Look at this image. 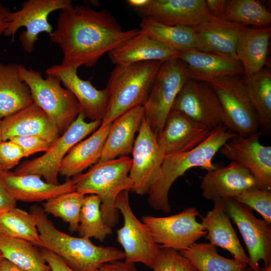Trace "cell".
<instances>
[{"label":"cell","instance_id":"15","mask_svg":"<svg viewBox=\"0 0 271 271\" xmlns=\"http://www.w3.org/2000/svg\"><path fill=\"white\" fill-rule=\"evenodd\" d=\"M134 141L129 177L132 181L129 192L139 195L148 193L158 179L164 156L148 121L143 117Z\"/></svg>","mask_w":271,"mask_h":271},{"label":"cell","instance_id":"7","mask_svg":"<svg viewBox=\"0 0 271 271\" xmlns=\"http://www.w3.org/2000/svg\"><path fill=\"white\" fill-rule=\"evenodd\" d=\"M190 79L186 65L179 59L163 62L148 99L144 117L158 139L178 93Z\"/></svg>","mask_w":271,"mask_h":271},{"label":"cell","instance_id":"24","mask_svg":"<svg viewBox=\"0 0 271 271\" xmlns=\"http://www.w3.org/2000/svg\"><path fill=\"white\" fill-rule=\"evenodd\" d=\"M144 116V106H139L116 118L111 123L98 162L128 156L131 154L136 133Z\"/></svg>","mask_w":271,"mask_h":271},{"label":"cell","instance_id":"36","mask_svg":"<svg viewBox=\"0 0 271 271\" xmlns=\"http://www.w3.org/2000/svg\"><path fill=\"white\" fill-rule=\"evenodd\" d=\"M223 18L247 26L261 28L270 27L271 14L255 0L228 1Z\"/></svg>","mask_w":271,"mask_h":271},{"label":"cell","instance_id":"22","mask_svg":"<svg viewBox=\"0 0 271 271\" xmlns=\"http://www.w3.org/2000/svg\"><path fill=\"white\" fill-rule=\"evenodd\" d=\"M186 66L190 79L207 83L228 76L243 74L238 59L197 50L183 52L179 58Z\"/></svg>","mask_w":271,"mask_h":271},{"label":"cell","instance_id":"19","mask_svg":"<svg viewBox=\"0 0 271 271\" xmlns=\"http://www.w3.org/2000/svg\"><path fill=\"white\" fill-rule=\"evenodd\" d=\"M211 131L185 114L171 109L157 142L165 157L193 149L204 141Z\"/></svg>","mask_w":271,"mask_h":271},{"label":"cell","instance_id":"41","mask_svg":"<svg viewBox=\"0 0 271 271\" xmlns=\"http://www.w3.org/2000/svg\"><path fill=\"white\" fill-rule=\"evenodd\" d=\"M24 157L21 148L12 140L0 144V170L10 171Z\"/></svg>","mask_w":271,"mask_h":271},{"label":"cell","instance_id":"16","mask_svg":"<svg viewBox=\"0 0 271 271\" xmlns=\"http://www.w3.org/2000/svg\"><path fill=\"white\" fill-rule=\"evenodd\" d=\"M257 132L230 139L219 149L227 159L243 165L249 170L261 189L271 191V147L259 142Z\"/></svg>","mask_w":271,"mask_h":271},{"label":"cell","instance_id":"45","mask_svg":"<svg viewBox=\"0 0 271 271\" xmlns=\"http://www.w3.org/2000/svg\"><path fill=\"white\" fill-rule=\"evenodd\" d=\"M228 1L206 0V6L211 16L223 18L224 12Z\"/></svg>","mask_w":271,"mask_h":271},{"label":"cell","instance_id":"2","mask_svg":"<svg viewBox=\"0 0 271 271\" xmlns=\"http://www.w3.org/2000/svg\"><path fill=\"white\" fill-rule=\"evenodd\" d=\"M30 212L36 221L41 247L56 254L74 271H97L105 263L125 258L124 252L116 247L97 246L88 237L60 231L40 206H32Z\"/></svg>","mask_w":271,"mask_h":271},{"label":"cell","instance_id":"49","mask_svg":"<svg viewBox=\"0 0 271 271\" xmlns=\"http://www.w3.org/2000/svg\"><path fill=\"white\" fill-rule=\"evenodd\" d=\"M126 2L129 6L136 9L144 6L148 0H127Z\"/></svg>","mask_w":271,"mask_h":271},{"label":"cell","instance_id":"42","mask_svg":"<svg viewBox=\"0 0 271 271\" xmlns=\"http://www.w3.org/2000/svg\"><path fill=\"white\" fill-rule=\"evenodd\" d=\"M9 140L14 142L21 148L24 157L39 152H46L52 144L43 138L33 136L15 137Z\"/></svg>","mask_w":271,"mask_h":271},{"label":"cell","instance_id":"18","mask_svg":"<svg viewBox=\"0 0 271 271\" xmlns=\"http://www.w3.org/2000/svg\"><path fill=\"white\" fill-rule=\"evenodd\" d=\"M255 187L260 188L249 170L234 161L226 166L207 171L199 186L202 196L213 202L233 199L246 189Z\"/></svg>","mask_w":271,"mask_h":271},{"label":"cell","instance_id":"40","mask_svg":"<svg viewBox=\"0 0 271 271\" xmlns=\"http://www.w3.org/2000/svg\"><path fill=\"white\" fill-rule=\"evenodd\" d=\"M152 269L153 271H198L179 251L161 246Z\"/></svg>","mask_w":271,"mask_h":271},{"label":"cell","instance_id":"35","mask_svg":"<svg viewBox=\"0 0 271 271\" xmlns=\"http://www.w3.org/2000/svg\"><path fill=\"white\" fill-rule=\"evenodd\" d=\"M0 234L23 239L41 246L34 217L30 212L16 207L0 213Z\"/></svg>","mask_w":271,"mask_h":271},{"label":"cell","instance_id":"52","mask_svg":"<svg viewBox=\"0 0 271 271\" xmlns=\"http://www.w3.org/2000/svg\"><path fill=\"white\" fill-rule=\"evenodd\" d=\"M241 271H253L251 268L249 267H246L243 269H242Z\"/></svg>","mask_w":271,"mask_h":271},{"label":"cell","instance_id":"50","mask_svg":"<svg viewBox=\"0 0 271 271\" xmlns=\"http://www.w3.org/2000/svg\"><path fill=\"white\" fill-rule=\"evenodd\" d=\"M259 271H271V264L264 266L263 268H260Z\"/></svg>","mask_w":271,"mask_h":271},{"label":"cell","instance_id":"28","mask_svg":"<svg viewBox=\"0 0 271 271\" xmlns=\"http://www.w3.org/2000/svg\"><path fill=\"white\" fill-rule=\"evenodd\" d=\"M270 36V27H243L236 54L243 69L244 79L250 77L266 66Z\"/></svg>","mask_w":271,"mask_h":271},{"label":"cell","instance_id":"26","mask_svg":"<svg viewBox=\"0 0 271 271\" xmlns=\"http://www.w3.org/2000/svg\"><path fill=\"white\" fill-rule=\"evenodd\" d=\"M213 203V208L205 216H200L201 223L207 232L206 238L210 244L227 250L234 258L249 266L248 257L241 245L221 200H216Z\"/></svg>","mask_w":271,"mask_h":271},{"label":"cell","instance_id":"10","mask_svg":"<svg viewBox=\"0 0 271 271\" xmlns=\"http://www.w3.org/2000/svg\"><path fill=\"white\" fill-rule=\"evenodd\" d=\"M198 216L201 215L196 207H188L167 217L143 216L142 221L150 230L157 244L180 251L188 248L207 234L205 228L198 222Z\"/></svg>","mask_w":271,"mask_h":271},{"label":"cell","instance_id":"12","mask_svg":"<svg viewBox=\"0 0 271 271\" xmlns=\"http://www.w3.org/2000/svg\"><path fill=\"white\" fill-rule=\"evenodd\" d=\"M228 216L237 226L246 245L249 267L259 271V260L271 264V224L256 218L252 209L233 199L221 200Z\"/></svg>","mask_w":271,"mask_h":271},{"label":"cell","instance_id":"53","mask_svg":"<svg viewBox=\"0 0 271 271\" xmlns=\"http://www.w3.org/2000/svg\"><path fill=\"white\" fill-rule=\"evenodd\" d=\"M3 258L2 253L0 251V260Z\"/></svg>","mask_w":271,"mask_h":271},{"label":"cell","instance_id":"37","mask_svg":"<svg viewBox=\"0 0 271 271\" xmlns=\"http://www.w3.org/2000/svg\"><path fill=\"white\" fill-rule=\"evenodd\" d=\"M100 205L101 200L98 196H85L77 229L80 237H93L103 242L107 235L112 233L111 227L103 220Z\"/></svg>","mask_w":271,"mask_h":271},{"label":"cell","instance_id":"39","mask_svg":"<svg viewBox=\"0 0 271 271\" xmlns=\"http://www.w3.org/2000/svg\"><path fill=\"white\" fill-rule=\"evenodd\" d=\"M259 213L263 220L271 224V191L259 187L246 189L233 198Z\"/></svg>","mask_w":271,"mask_h":271},{"label":"cell","instance_id":"44","mask_svg":"<svg viewBox=\"0 0 271 271\" xmlns=\"http://www.w3.org/2000/svg\"><path fill=\"white\" fill-rule=\"evenodd\" d=\"M97 271H139L134 263L121 260H115L103 264Z\"/></svg>","mask_w":271,"mask_h":271},{"label":"cell","instance_id":"30","mask_svg":"<svg viewBox=\"0 0 271 271\" xmlns=\"http://www.w3.org/2000/svg\"><path fill=\"white\" fill-rule=\"evenodd\" d=\"M243 26L224 18L210 16L192 28L209 52L237 59L236 47Z\"/></svg>","mask_w":271,"mask_h":271},{"label":"cell","instance_id":"51","mask_svg":"<svg viewBox=\"0 0 271 271\" xmlns=\"http://www.w3.org/2000/svg\"><path fill=\"white\" fill-rule=\"evenodd\" d=\"M1 122H2V119H0V144L2 143V141H3V138H2Z\"/></svg>","mask_w":271,"mask_h":271},{"label":"cell","instance_id":"27","mask_svg":"<svg viewBox=\"0 0 271 271\" xmlns=\"http://www.w3.org/2000/svg\"><path fill=\"white\" fill-rule=\"evenodd\" d=\"M111 123H101L88 138L75 145L62 162L59 174L70 179L96 164L100 158Z\"/></svg>","mask_w":271,"mask_h":271},{"label":"cell","instance_id":"9","mask_svg":"<svg viewBox=\"0 0 271 271\" xmlns=\"http://www.w3.org/2000/svg\"><path fill=\"white\" fill-rule=\"evenodd\" d=\"M216 92L225 117V127L243 137L259 130L255 110L240 75L223 77L209 83Z\"/></svg>","mask_w":271,"mask_h":271},{"label":"cell","instance_id":"20","mask_svg":"<svg viewBox=\"0 0 271 271\" xmlns=\"http://www.w3.org/2000/svg\"><path fill=\"white\" fill-rule=\"evenodd\" d=\"M134 11L142 18H150L163 24L191 27L211 16L205 0H148Z\"/></svg>","mask_w":271,"mask_h":271},{"label":"cell","instance_id":"11","mask_svg":"<svg viewBox=\"0 0 271 271\" xmlns=\"http://www.w3.org/2000/svg\"><path fill=\"white\" fill-rule=\"evenodd\" d=\"M129 192L121 191L115 200V207L123 218V226L117 230L116 240L123 248L125 261L141 262L152 268L160 246L154 241L147 226L134 215L129 205Z\"/></svg>","mask_w":271,"mask_h":271},{"label":"cell","instance_id":"17","mask_svg":"<svg viewBox=\"0 0 271 271\" xmlns=\"http://www.w3.org/2000/svg\"><path fill=\"white\" fill-rule=\"evenodd\" d=\"M80 66L77 64H55L48 68L45 73L57 77L67 89L77 100L81 112L85 118L102 120L108 101L106 89H97L89 80L81 79L77 75Z\"/></svg>","mask_w":271,"mask_h":271},{"label":"cell","instance_id":"29","mask_svg":"<svg viewBox=\"0 0 271 271\" xmlns=\"http://www.w3.org/2000/svg\"><path fill=\"white\" fill-rule=\"evenodd\" d=\"M141 30L151 39L179 52L197 50L209 52L194 29L183 25H167L148 17L142 18Z\"/></svg>","mask_w":271,"mask_h":271},{"label":"cell","instance_id":"13","mask_svg":"<svg viewBox=\"0 0 271 271\" xmlns=\"http://www.w3.org/2000/svg\"><path fill=\"white\" fill-rule=\"evenodd\" d=\"M73 7L71 0L27 1L22 3L21 9L9 14L8 26L3 34L7 37L11 36L13 41L18 30L25 27L19 40L24 50L31 53L41 33L46 32L50 35L54 31L48 20L49 15L53 11Z\"/></svg>","mask_w":271,"mask_h":271},{"label":"cell","instance_id":"46","mask_svg":"<svg viewBox=\"0 0 271 271\" xmlns=\"http://www.w3.org/2000/svg\"><path fill=\"white\" fill-rule=\"evenodd\" d=\"M17 205L15 201L0 184V213L5 212Z\"/></svg>","mask_w":271,"mask_h":271},{"label":"cell","instance_id":"43","mask_svg":"<svg viewBox=\"0 0 271 271\" xmlns=\"http://www.w3.org/2000/svg\"><path fill=\"white\" fill-rule=\"evenodd\" d=\"M41 250L51 271H74L53 252L43 248Z\"/></svg>","mask_w":271,"mask_h":271},{"label":"cell","instance_id":"48","mask_svg":"<svg viewBox=\"0 0 271 271\" xmlns=\"http://www.w3.org/2000/svg\"><path fill=\"white\" fill-rule=\"evenodd\" d=\"M0 271H26L4 257L0 260Z\"/></svg>","mask_w":271,"mask_h":271},{"label":"cell","instance_id":"4","mask_svg":"<svg viewBox=\"0 0 271 271\" xmlns=\"http://www.w3.org/2000/svg\"><path fill=\"white\" fill-rule=\"evenodd\" d=\"M162 62L149 61L116 65L108 80V105L102 123H112L146 102Z\"/></svg>","mask_w":271,"mask_h":271},{"label":"cell","instance_id":"5","mask_svg":"<svg viewBox=\"0 0 271 271\" xmlns=\"http://www.w3.org/2000/svg\"><path fill=\"white\" fill-rule=\"evenodd\" d=\"M131 165L129 156L119 157L98 162L85 173L73 177L76 191L99 197L103 220L111 227L118 221L119 211L115 205L117 195L123 190H130L132 186L128 176Z\"/></svg>","mask_w":271,"mask_h":271},{"label":"cell","instance_id":"1","mask_svg":"<svg viewBox=\"0 0 271 271\" xmlns=\"http://www.w3.org/2000/svg\"><path fill=\"white\" fill-rule=\"evenodd\" d=\"M142 32L122 30L107 10L96 11L87 5H76L61 10L50 39L62 50V64L91 67L104 54Z\"/></svg>","mask_w":271,"mask_h":271},{"label":"cell","instance_id":"8","mask_svg":"<svg viewBox=\"0 0 271 271\" xmlns=\"http://www.w3.org/2000/svg\"><path fill=\"white\" fill-rule=\"evenodd\" d=\"M80 112L70 126L51 145L42 156L28 160L13 172L17 175L35 174L46 182L58 184V176L64 158L69 151L100 125L102 120L86 122Z\"/></svg>","mask_w":271,"mask_h":271},{"label":"cell","instance_id":"3","mask_svg":"<svg viewBox=\"0 0 271 271\" xmlns=\"http://www.w3.org/2000/svg\"><path fill=\"white\" fill-rule=\"evenodd\" d=\"M237 135L224 126L211 130L208 137L193 149L164 157L158 179L148 191V201L153 209L165 213L171 211L169 192L175 181L188 170L200 167L207 171L217 168L212 160L220 148Z\"/></svg>","mask_w":271,"mask_h":271},{"label":"cell","instance_id":"31","mask_svg":"<svg viewBox=\"0 0 271 271\" xmlns=\"http://www.w3.org/2000/svg\"><path fill=\"white\" fill-rule=\"evenodd\" d=\"M33 103L30 90L21 78L18 65L0 64V119Z\"/></svg>","mask_w":271,"mask_h":271},{"label":"cell","instance_id":"47","mask_svg":"<svg viewBox=\"0 0 271 271\" xmlns=\"http://www.w3.org/2000/svg\"><path fill=\"white\" fill-rule=\"evenodd\" d=\"M11 12L9 8L3 6L0 3V35L4 34L7 28L8 16Z\"/></svg>","mask_w":271,"mask_h":271},{"label":"cell","instance_id":"21","mask_svg":"<svg viewBox=\"0 0 271 271\" xmlns=\"http://www.w3.org/2000/svg\"><path fill=\"white\" fill-rule=\"evenodd\" d=\"M0 184L16 201L27 202L47 201L59 195L75 191L73 179L53 184L35 174L17 175L0 170Z\"/></svg>","mask_w":271,"mask_h":271},{"label":"cell","instance_id":"33","mask_svg":"<svg viewBox=\"0 0 271 271\" xmlns=\"http://www.w3.org/2000/svg\"><path fill=\"white\" fill-rule=\"evenodd\" d=\"M0 251L4 258L26 271H51L41 250L28 240L0 234Z\"/></svg>","mask_w":271,"mask_h":271},{"label":"cell","instance_id":"25","mask_svg":"<svg viewBox=\"0 0 271 271\" xmlns=\"http://www.w3.org/2000/svg\"><path fill=\"white\" fill-rule=\"evenodd\" d=\"M181 52L166 47L151 39L143 31L108 53L111 62L116 65H126L149 61L164 62L178 59Z\"/></svg>","mask_w":271,"mask_h":271},{"label":"cell","instance_id":"32","mask_svg":"<svg viewBox=\"0 0 271 271\" xmlns=\"http://www.w3.org/2000/svg\"><path fill=\"white\" fill-rule=\"evenodd\" d=\"M245 89L256 113L261 135L271 134V71L265 66L259 72L244 79Z\"/></svg>","mask_w":271,"mask_h":271},{"label":"cell","instance_id":"14","mask_svg":"<svg viewBox=\"0 0 271 271\" xmlns=\"http://www.w3.org/2000/svg\"><path fill=\"white\" fill-rule=\"evenodd\" d=\"M171 109L185 114L211 130L225 125L220 101L207 83L189 79L177 95Z\"/></svg>","mask_w":271,"mask_h":271},{"label":"cell","instance_id":"6","mask_svg":"<svg viewBox=\"0 0 271 271\" xmlns=\"http://www.w3.org/2000/svg\"><path fill=\"white\" fill-rule=\"evenodd\" d=\"M22 80L29 87L33 102L48 115L62 134L81 112L79 104L74 95L61 85L56 76L47 74L42 77L40 71L27 69L18 65Z\"/></svg>","mask_w":271,"mask_h":271},{"label":"cell","instance_id":"23","mask_svg":"<svg viewBox=\"0 0 271 271\" xmlns=\"http://www.w3.org/2000/svg\"><path fill=\"white\" fill-rule=\"evenodd\" d=\"M1 127L3 141L15 137L33 136L53 143L60 136L53 121L34 102L2 119Z\"/></svg>","mask_w":271,"mask_h":271},{"label":"cell","instance_id":"38","mask_svg":"<svg viewBox=\"0 0 271 271\" xmlns=\"http://www.w3.org/2000/svg\"><path fill=\"white\" fill-rule=\"evenodd\" d=\"M85 196L76 191L64 193L46 201L42 208L46 213L68 222L70 232L73 233L78 229Z\"/></svg>","mask_w":271,"mask_h":271},{"label":"cell","instance_id":"34","mask_svg":"<svg viewBox=\"0 0 271 271\" xmlns=\"http://www.w3.org/2000/svg\"><path fill=\"white\" fill-rule=\"evenodd\" d=\"M179 251L198 271H241L247 265L236 258L229 259L220 255L216 246L210 243H195Z\"/></svg>","mask_w":271,"mask_h":271}]
</instances>
